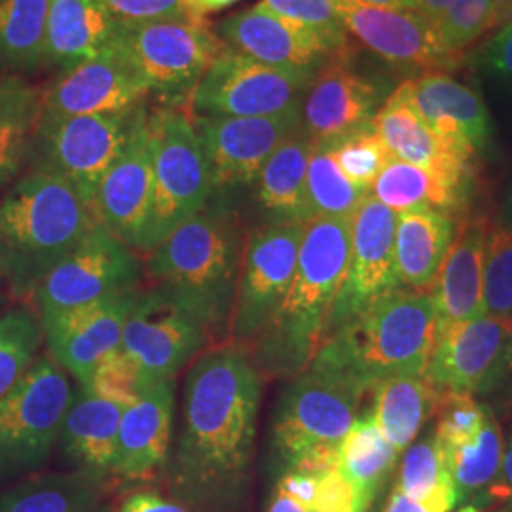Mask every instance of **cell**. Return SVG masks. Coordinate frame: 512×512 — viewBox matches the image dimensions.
<instances>
[{"mask_svg":"<svg viewBox=\"0 0 512 512\" xmlns=\"http://www.w3.org/2000/svg\"><path fill=\"white\" fill-rule=\"evenodd\" d=\"M262 376L249 351L209 348L183 382L165 486L190 512H243L253 486Z\"/></svg>","mask_w":512,"mask_h":512,"instance_id":"cell-1","label":"cell"},{"mask_svg":"<svg viewBox=\"0 0 512 512\" xmlns=\"http://www.w3.org/2000/svg\"><path fill=\"white\" fill-rule=\"evenodd\" d=\"M351 217L304 224L293 281L270 323L247 349L262 378H294L310 366L348 272Z\"/></svg>","mask_w":512,"mask_h":512,"instance_id":"cell-2","label":"cell"},{"mask_svg":"<svg viewBox=\"0 0 512 512\" xmlns=\"http://www.w3.org/2000/svg\"><path fill=\"white\" fill-rule=\"evenodd\" d=\"M99 224V215L73 184L31 171L0 200V268L10 294L35 302L44 277Z\"/></svg>","mask_w":512,"mask_h":512,"instance_id":"cell-3","label":"cell"},{"mask_svg":"<svg viewBox=\"0 0 512 512\" xmlns=\"http://www.w3.org/2000/svg\"><path fill=\"white\" fill-rule=\"evenodd\" d=\"M249 228L238 207L207 202L145 256L147 285H162L202 311L215 344H228Z\"/></svg>","mask_w":512,"mask_h":512,"instance_id":"cell-4","label":"cell"},{"mask_svg":"<svg viewBox=\"0 0 512 512\" xmlns=\"http://www.w3.org/2000/svg\"><path fill=\"white\" fill-rule=\"evenodd\" d=\"M437 338L431 293L397 289L334 330L310 365L338 374L366 395L397 376H423Z\"/></svg>","mask_w":512,"mask_h":512,"instance_id":"cell-5","label":"cell"},{"mask_svg":"<svg viewBox=\"0 0 512 512\" xmlns=\"http://www.w3.org/2000/svg\"><path fill=\"white\" fill-rule=\"evenodd\" d=\"M112 48L167 109L190 101L213 59L224 48L203 18L116 19Z\"/></svg>","mask_w":512,"mask_h":512,"instance_id":"cell-6","label":"cell"},{"mask_svg":"<svg viewBox=\"0 0 512 512\" xmlns=\"http://www.w3.org/2000/svg\"><path fill=\"white\" fill-rule=\"evenodd\" d=\"M152 148V203L141 255L158 247L209 202L211 181L200 133L190 114L160 109L148 114Z\"/></svg>","mask_w":512,"mask_h":512,"instance_id":"cell-7","label":"cell"},{"mask_svg":"<svg viewBox=\"0 0 512 512\" xmlns=\"http://www.w3.org/2000/svg\"><path fill=\"white\" fill-rule=\"evenodd\" d=\"M71 395L67 372L50 355H40L0 399V486L48 463Z\"/></svg>","mask_w":512,"mask_h":512,"instance_id":"cell-8","label":"cell"},{"mask_svg":"<svg viewBox=\"0 0 512 512\" xmlns=\"http://www.w3.org/2000/svg\"><path fill=\"white\" fill-rule=\"evenodd\" d=\"M209 348H217L213 330L194 304L162 285L139 289L120 349L141 366L148 385L175 382Z\"/></svg>","mask_w":512,"mask_h":512,"instance_id":"cell-9","label":"cell"},{"mask_svg":"<svg viewBox=\"0 0 512 512\" xmlns=\"http://www.w3.org/2000/svg\"><path fill=\"white\" fill-rule=\"evenodd\" d=\"M363 393L338 374L310 365L291 378L272 418V448L289 469L319 448H338L359 418Z\"/></svg>","mask_w":512,"mask_h":512,"instance_id":"cell-10","label":"cell"},{"mask_svg":"<svg viewBox=\"0 0 512 512\" xmlns=\"http://www.w3.org/2000/svg\"><path fill=\"white\" fill-rule=\"evenodd\" d=\"M137 109L86 116L42 114L29 148L33 171L73 184L95 205L99 181L126 145Z\"/></svg>","mask_w":512,"mask_h":512,"instance_id":"cell-11","label":"cell"},{"mask_svg":"<svg viewBox=\"0 0 512 512\" xmlns=\"http://www.w3.org/2000/svg\"><path fill=\"white\" fill-rule=\"evenodd\" d=\"M315 71L258 63L224 46L190 97L196 116L266 118L300 112Z\"/></svg>","mask_w":512,"mask_h":512,"instance_id":"cell-12","label":"cell"},{"mask_svg":"<svg viewBox=\"0 0 512 512\" xmlns=\"http://www.w3.org/2000/svg\"><path fill=\"white\" fill-rule=\"evenodd\" d=\"M302 222H258L249 228L228 344L249 349L270 323L293 281Z\"/></svg>","mask_w":512,"mask_h":512,"instance_id":"cell-13","label":"cell"},{"mask_svg":"<svg viewBox=\"0 0 512 512\" xmlns=\"http://www.w3.org/2000/svg\"><path fill=\"white\" fill-rule=\"evenodd\" d=\"M209 165V202L238 207L268 158L300 126V112L266 118L194 116Z\"/></svg>","mask_w":512,"mask_h":512,"instance_id":"cell-14","label":"cell"},{"mask_svg":"<svg viewBox=\"0 0 512 512\" xmlns=\"http://www.w3.org/2000/svg\"><path fill=\"white\" fill-rule=\"evenodd\" d=\"M139 255L99 222L38 287V317L95 304L141 289Z\"/></svg>","mask_w":512,"mask_h":512,"instance_id":"cell-15","label":"cell"},{"mask_svg":"<svg viewBox=\"0 0 512 512\" xmlns=\"http://www.w3.org/2000/svg\"><path fill=\"white\" fill-rule=\"evenodd\" d=\"M395 232L397 213L368 194L351 217L348 272L332 304L325 340L376 300L403 287L395 264Z\"/></svg>","mask_w":512,"mask_h":512,"instance_id":"cell-16","label":"cell"},{"mask_svg":"<svg viewBox=\"0 0 512 512\" xmlns=\"http://www.w3.org/2000/svg\"><path fill=\"white\" fill-rule=\"evenodd\" d=\"M389 95L384 84L349 65V55H336L321 65L300 109V126L313 145H330L372 124Z\"/></svg>","mask_w":512,"mask_h":512,"instance_id":"cell-17","label":"cell"},{"mask_svg":"<svg viewBox=\"0 0 512 512\" xmlns=\"http://www.w3.org/2000/svg\"><path fill=\"white\" fill-rule=\"evenodd\" d=\"M334 6L346 33L395 69L440 73L458 57L442 48L437 27L418 12L389 10L361 0H334Z\"/></svg>","mask_w":512,"mask_h":512,"instance_id":"cell-18","label":"cell"},{"mask_svg":"<svg viewBox=\"0 0 512 512\" xmlns=\"http://www.w3.org/2000/svg\"><path fill=\"white\" fill-rule=\"evenodd\" d=\"M509 319L480 315L442 330L423 378L440 393L490 395L499 382Z\"/></svg>","mask_w":512,"mask_h":512,"instance_id":"cell-19","label":"cell"},{"mask_svg":"<svg viewBox=\"0 0 512 512\" xmlns=\"http://www.w3.org/2000/svg\"><path fill=\"white\" fill-rule=\"evenodd\" d=\"M152 148L148 112L141 105L129 129L128 141L101 177L95 192L99 222L126 247L141 255L152 203Z\"/></svg>","mask_w":512,"mask_h":512,"instance_id":"cell-20","label":"cell"},{"mask_svg":"<svg viewBox=\"0 0 512 512\" xmlns=\"http://www.w3.org/2000/svg\"><path fill=\"white\" fill-rule=\"evenodd\" d=\"M137 293L118 294L95 304L38 317L50 357L78 385L90 384L95 366L120 348Z\"/></svg>","mask_w":512,"mask_h":512,"instance_id":"cell-21","label":"cell"},{"mask_svg":"<svg viewBox=\"0 0 512 512\" xmlns=\"http://www.w3.org/2000/svg\"><path fill=\"white\" fill-rule=\"evenodd\" d=\"M217 35L239 54L281 69L317 71L332 57L348 54L317 31L275 16L260 4L222 19Z\"/></svg>","mask_w":512,"mask_h":512,"instance_id":"cell-22","label":"cell"},{"mask_svg":"<svg viewBox=\"0 0 512 512\" xmlns=\"http://www.w3.org/2000/svg\"><path fill=\"white\" fill-rule=\"evenodd\" d=\"M147 88L128 61L109 48L92 61L65 71L42 93V114L86 116L126 112L143 105Z\"/></svg>","mask_w":512,"mask_h":512,"instance_id":"cell-23","label":"cell"},{"mask_svg":"<svg viewBox=\"0 0 512 512\" xmlns=\"http://www.w3.org/2000/svg\"><path fill=\"white\" fill-rule=\"evenodd\" d=\"M440 137L480 152L492 141V120L480 95L444 73H423L395 88Z\"/></svg>","mask_w":512,"mask_h":512,"instance_id":"cell-24","label":"cell"},{"mask_svg":"<svg viewBox=\"0 0 512 512\" xmlns=\"http://www.w3.org/2000/svg\"><path fill=\"white\" fill-rule=\"evenodd\" d=\"M372 126L391 158L446 179L475 183L476 152L440 137L395 90L376 112Z\"/></svg>","mask_w":512,"mask_h":512,"instance_id":"cell-25","label":"cell"},{"mask_svg":"<svg viewBox=\"0 0 512 512\" xmlns=\"http://www.w3.org/2000/svg\"><path fill=\"white\" fill-rule=\"evenodd\" d=\"M175 382L147 387L122 414L112 476L141 482L164 471L173 439Z\"/></svg>","mask_w":512,"mask_h":512,"instance_id":"cell-26","label":"cell"},{"mask_svg":"<svg viewBox=\"0 0 512 512\" xmlns=\"http://www.w3.org/2000/svg\"><path fill=\"white\" fill-rule=\"evenodd\" d=\"M124 410V406L105 401L88 387L76 384L57 435L63 461L74 471L109 480Z\"/></svg>","mask_w":512,"mask_h":512,"instance_id":"cell-27","label":"cell"},{"mask_svg":"<svg viewBox=\"0 0 512 512\" xmlns=\"http://www.w3.org/2000/svg\"><path fill=\"white\" fill-rule=\"evenodd\" d=\"M490 222L484 217L459 226L431 293L437 308V334L484 313V258Z\"/></svg>","mask_w":512,"mask_h":512,"instance_id":"cell-28","label":"cell"},{"mask_svg":"<svg viewBox=\"0 0 512 512\" xmlns=\"http://www.w3.org/2000/svg\"><path fill=\"white\" fill-rule=\"evenodd\" d=\"M116 19L97 0H48L44 55L63 71L112 48Z\"/></svg>","mask_w":512,"mask_h":512,"instance_id":"cell-29","label":"cell"},{"mask_svg":"<svg viewBox=\"0 0 512 512\" xmlns=\"http://www.w3.org/2000/svg\"><path fill=\"white\" fill-rule=\"evenodd\" d=\"M458 222L437 211H406L397 215L395 264L404 289L427 291L458 238Z\"/></svg>","mask_w":512,"mask_h":512,"instance_id":"cell-30","label":"cell"},{"mask_svg":"<svg viewBox=\"0 0 512 512\" xmlns=\"http://www.w3.org/2000/svg\"><path fill=\"white\" fill-rule=\"evenodd\" d=\"M313 143L302 128L281 143L256 179L255 203L260 222L310 220L306 202V175Z\"/></svg>","mask_w":512,"mask_h":512,"instance_id":"cell-31","label":"cell"},{"mask_svg":"<svg viewBox=\"0 0 512 512\" xmlns=\"http://www.w3.org/2000/svg\"><path fill=\"white\" fill-rule=\"evenodd\" d=\"M473 186L475 183L446 179L418 165L391 158L372 184L370 194L397 215L406 211H437L454 217L471 202Z\"/></svg>","mask_w":512,"mask_h":512,"instance_id":"cell-32","label":"cell"},{"mask_svg":"<svg viewBox=\"0 0 512 512\" xmlns=\"http://www.w3.org/2000/svg\"><path fill=\"white\" fill-rule=\"evenodd\" d=\"M399 452L385 440L372 414L357 418L338 448V471L355 495V512H368L393 473Z\"/></svg>","mask_w":512,"mask_h":512,"instance_id":"cell-33","label":"cell"},{"mask_svg":"<svg viewBox=\"0 0 512 512\" xmlns=\"http://www.w3.org/2000/svg\"><path fill=\"white\" fill-rule=\"evenodd\" d=\"M107 480L84 471L29 476L0 494V512H99Z\"/></svg>","mask_w":512,"mask_h":512,"instance_id":"cell-34","label":"cell"},{"mask_svg":"<svg viewBox=\"0 0 512 512\" xmlns=\"http://www.w3.org/2000/svg\"><path fill=\"white\" fill-rule=\"evenodd\" d=\"M372 391V416L385 440L403 454L416 440L425 421L437 410L440 391L423 376L389 378Z\"/></svg>","mask_w":512,"mask_h":512,"instance_id":"cell-35","label":"cell"},{"mask_svg":"<svg viewBox=\"0 0 512 512\" xmlns=\"http://www.w3.org/2000/svg\"><path fill=\"white\" fill-rule=\"evenodd\" d=\"M444 452L456 492V507L475 505L482 509L490 501L505 452V440L492 406L486 404L482 429L473 442L452 450L444 448Z\"/></svg>","mask_w":512,"mask_h":512,"instance_id":"cell-36","label":"cell"},{"mask_svg":"<svg viewBox=\"0 0 512 512\" xmlns=\"http://www.w3.org/2000/svg\"><path fill=\"white\" fill-rule=\"evenodd\" d=\"M42 116V93L18 76H0V186L29 156Z\"/></svg>","mask_w":512,"mask_h":512,"instance_id":"cell-37","label":"cell"},{"mask_svg":"<svg viewBox=\"0 0 512 512\" xmlns=\"http://www.w3.org/2000/svg\"><path fill=\"white\" fill-rule=\"evenodd\" d=\"M46 16L48 0H0V76L46 63Z\"/></svg>","mask_w":512,"mask_h":512,"instance_id":"cell-38","label":"cell"},{"mask_svg":"<svg viewBox=\"0 0 512 512\" xmlns=\"http://www.w3.org/2000/svg\"><path fill=\"white\" fill-rule=\"evenodd\" d=\"M368 194L370 190L351 183L342 173L327 145H313L306 175L310 220L317 217H353Z\"/></svg>","mask_w":512,"mask_h":512,"instance_id":"cell-39","label":"cell"},{"mask_svg":"<svg viewBox=\"0 0 512 512\" xmlns=\"http://www.w3.org/2000/svg\"><path fill=\"white\" fill-rule=\"evenodd\" d=\"M42 329L29 308H16L0 317V399L6 397L37 361Z\"/></svg>","mask_w":512,"mask_h":512,"instance_id":"cell-40","label":"cell"},{"mask_svg":"<svg viewBox=\"0 0 512 512\" xmlns=\"http://www.w3.org/2000/svg\"><path fill=\"white\" fill-rule=\"evenodd\" d=\"M395 488L418 501L431 499L454 488L448 473L446 452L435 435V429L423 439L414 440L404 450Z\"/></svg>","mask_w":512,"mask_h":512,"instance_id":"cell-41","label":"cell"},{"mask_svg":"<svg viewBox=\"0 0 512 512\" xmlns=\"http://www.w3.org/2000/svg\"><path fill=\"white\" fill-rule=\"evenodd\" d=\"M512 0H452L437 25L440 44L448 54L458 55L463 48L511 18Z\"/></svg>","mask_w":512,"mask_h":512,"instance_id":"cell-42","label":"cell"},{"mask_svg":"<svg viewBox=\"0 0 512 512\" xmlns=\"http://www.w3.org/2000/svg\"><path fill=\"white\" fill-rule=\"evenodd\" d=\"M484 313L512 317V228L509 224H490L484 258Z\"/></svg>","mask_w":512,"mask_h":512,"instance_id":"cell-43","label":"cell"},{"mask_svg":"<svg viewBox=\"0 0 512 512\" xmlns=\"http://www.w3.org/2000/svg\"><path fill=\"white\" fill-rule=\"evenodd\" d=\"M327 147L332 150L336 164L349 181L366 190L372 188L384 165L391 160V154L372 124L349 133Z\"/></svg>","mask_w":512,"mask_h":512,"instance_id":"cell-44","label":"cell"},{"mask_svg":"<svg viewBox=\"0 0 512 512\" xmlns=\"http://www.w3.org/2000/svg\"><path fill=\"white\" fill-rule=\"evenodd\" d=\"M93 395L128 408L137 403L147 391V378L126 351L114 349L93 370L92 380L86 385Z\"/></svg>","mask_w":512,"mask_h":512,"instance_id":"cell-45","label":"cell"},{"mask_svg":"<svg viewBox=\"0 0 512 512\" xmlns=\"http://www.w3.org/2000/svg\"><path fill=\"white\" fill-rule=\"evenodd\" d=\"M435 435L442 448H461L476 439L482 429L486 404L478 403L475 395L440 393L437 403Z\"/></svg>","mask_w":512,"mask_h":512,"instance_id":"cell-46","label":"cell"},{"mask_svg":"<svg viewBox=\"0 0 512 512\" xmlns=\"http://www.w3.org/2000/svg\"><path fill=\"white\" fill-rule=\"evenodd\" d=\"M258 4L274 12L275 16L317 31L329 38L338 50L348 52V33L336 12L334 0H260Z\"/></svg>","mask_w":512,"mask_h":512,"instance_id":"cell-47","label":"cell"},{"mask_svg":"<svg viewBox=\"0 0 512 512\" xmlns=\"http://www.w3.org/2000/svg\"><path fill=\"white\" fill-rule=\"evenodd\" d=\"M110 16L124 21L194 18L186 0H97ZM202 18V16H198Z\"/></svg>","mask_w":512,"mask_h":512,"instance_id":"cell-48","label":"cell"},{"mask_svg":"<svg viewBox=\"0 0 512 512\" xmlns=\"http://www.w3.org/2000/svg\"><path fill=\"white\" fill-rule=\"evenodd\" d=\"M313 512H355V495L338 469L319 476Z\"/></svg>","mask_w":512,"mask_h":512,"instance_id":"cell-49","label":"cell"},{"mask_svg":"<svg viewBox=\"0 0 512 512\" xmlns=\"http://www.w3.org/2000/svg\"><path fill=\"white\" fill-rule=\"evenodd\" d=\"M480 59L490 71L499 74L501 78L512 80V18L486 42L480 52Z\"/></svg>","mask_w":512,"mask_h":512,"instance_id":"cell-50","label":"cell"},{"mask_svg":"<svg viewBox=\"0 0 512 512\" xmlns=\"http://www.w3.org/2000/svg\"><path fill=\"white\" fill-rule=\"evenodd\" d=\"M452 509H456L454 488L435 495L431 499H425V501L412 499V497L404 495L401 490L393 488V492L385 503L384 512H450Z\"/></svg>","mask_w":512,"mask_h":512,"instance_id":"cell-51","label":"cell"},{"mask_svg":"<svg viewBox=\"0 0 512 512\" xmlns=\"http://www.w3.org/2000/svg\"><path fill=\"white\" fill-rule=\"evenodd\" d=\"M281 492L291 495L302 505L313 511L315 497H317V488H319V476L306 475V473H296V471H285V475L279 478L277 486Z\"/></svg>","mask_w":512,"mask_h":512,"instance_id":"cell-52","label":"cell"},{"mask_svg":"<svg viewBox=\"0 0 512 512\" xmlns=\"http://www.w3.org/2000/svg\"><path fill=\"white\" fill-rule=\"evenodd\" d=\"M120 512H190L177 501H167L156 494H133L124 501Z\"/></svg>","mask_w":512,"mask_h":512,"instance_id":"cell-53","label":"cell"},{"mask_svg":"<svg viewBox=\"0 0 512 512\" xmlns=\"http://www.w3.org/2000/svg\"><path fill=\"white\" fill-rule=\"evenodd\" d=\"M490 499L503 501L507 507V511L512 512V433L509 440L505 442V452H503V463H501V471L497 476L494 490L490 494Z\"/></svg>","mask_w":512,"mask_h":512,"instance_id":"cell-54","label":"cell"},{"mask_svg":"<svg viewBox=\"0 0 512 512\" xmlns=\"http://www.w3.org/2000/svg\"><path fill=\"white\" fill-rule=\"evenodd\" d=\"M501 393L507 401H512V317L507 327V346H505V357L499 374V382L495 385L494 393Z\"/></svg>","mask_w":512,"mask_h":512,"instance_id":"cell-55","label":"cell"},{"mask_svg":"<svg viewBox=\"0 0 512 512\" xmlns=\"http://www.w3.org/2000/svg\"><path fill=\"white\" fill-rule=\"evenodd\" d=\"M452 0H416V10L427 19L433 27H437L440 19L444 18Z\"/></svg>","mask_w":512,"mask_h":512,"instance_id":"cell-56","label":"cell"},{"mask_svg":"<svg viewBox=\"0 0 512 512\" xmlns=\"http://www.w3.org/2000/svg\"><path fill=\"white\" fill-rule=\"evenodd\" d=\"M268 512H313L308 509L306 505H302L300 501H296L294 497H291L285 492H281L279 488H275L274 499H272V505Z\"/></svg>","mask_w":512,"mask_h":512,"instance_id":"cell-57","label":"cell"},{"mask_svg":"<svg viewBox=\"0 0 512 512\" xmlns=\"http://www.w3.org/2000/svg\"><path fill=\"white\" fill-rule=\"evenodd\" d=\"M190 10L196 14V16H207V14H215L220 10H226L230 6H234L239 0H186Z\"/></svg>","mask_w":512,"mask_h":512,"instance_id":"cell-58","label":"cell"},{"mask_svg":"<svg viewBox=\"0 0 512 512\" xmlns=\"http://www.w3.org/2000/svg\"><path fill=\"white\" fill-rule=\"evenodd\" d=\"M370 6H380L389 10H403V12H418L416 0H361Z\"/></svg>","mask_w":512,"mask_h":512,"instance_id":"cell-59","label":"cell"},{"mask_svg":"<svg viewBox=\"0 0 512 512\" xmlns=\"http://www.w3.org/2000/svg\"><path fill=\"white\" fill-rule=\"evenodd\" d=\"M507 213H509V222L507 224L512 228V192L511 196H509V203H507Z\"/></svg>","mask_w":512,"mask_h":512,"instance_id":"cell-60","label":"cell"},{"mask_svg":"<svg viewBox=\"0 0 512 512\" xmlns=\"http://www.w3.org/2000/svg\"><path fill=\"white\" fill-rule=\"evenodd\" d=\"M2 306H4V294L0 293V310H2Z\"/></svg>","mask_w":512,"mask_h":512,"instance_id":"cell-61","label":"cell"},{"mask_svg":"<svg viewBox=\"0 0 512 512\" xmlns=\"http://www.w3.org/2000/svg\"><path fill=\"white\" fill-rule=\"evenodd\" d=\"M490 512H509L507 509H497V511H490Z\"/></svg>","mask_w":512,"mask_h":512,"instance_id":"cell-62","label":"cell"},{"mask_svg":"<svg viewBox=\"0 0 512 512\" xmlns=\"http://www.w3.org/2000/svg\"><path fill=\"white\" fill-rule=\"evenodd\" d=\"M0 279H4V275H2V268H0Z\"/></svg>","mask_w":512,"mask_h":512,"instance_id":"cell-63","label":"cell"}]
</instances>
